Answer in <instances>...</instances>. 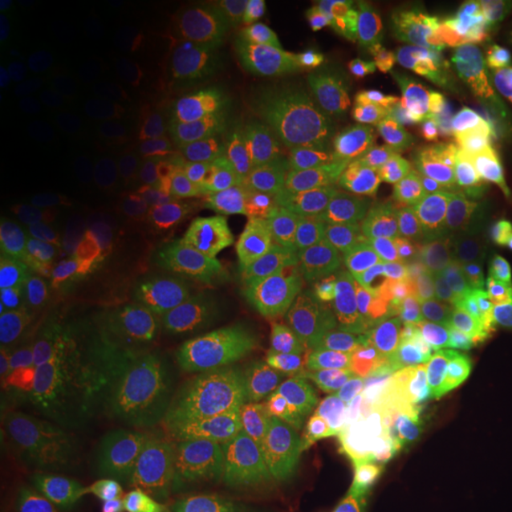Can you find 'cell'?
<instances>
[{
  "instance_id": "cell-1",
  "label": "cell",
  "mask_w": 512,
  "mask_h": 512,
  "mask_svg": "<svg viewBox=\"0 0 512 512\" xmlns=\"http://www.w3.org/2000/svg\"><path fill=\"white\" fill-rule=\"evenodd\" d=\"M425 202L441 221H467L512 204V114L446 100L420 157Z\"/></svg>"
},
{
  "instance_id": "cell-2",
  "label": "cell",
  "mask_w": 512,
  "mask_h": 512,
  "mask_svg": "<svg viewBox=\"0 0 512 512\" xmlns=\"http://www.w3.org/2000/svg\"><path fill=\"white\" fill-rule=\"evenodd\" d=\"M434 76L448 100L512 114V10H486L434 38Z\"/></svg>"
},
{
  "instance_id": "cell-3",
  "label": "cell",
  "mask_w": 512,
  "mask_h": 512,
  "mask_svg": "<svg viewBox=\"0 0 512 512\" xmlns=\"http://www.w3.org/2000/svg\"><path fill=\"white\" fill-rule=\"evenodd\" d=\"M422 304L477 306L512 294V221L441 249Z\"/></svg>"
},
{
  "instance_id": "cell-4",
  "label": "cell",
  "mask_w": 512,
  "mask_h": 512,
  "mask_svg": "<svg viewBox=\"0 0 512 512\" xmlns=\"http://www.w3.org/2000/svg\"><path fill=\"white\" fill-rule=\"evenodd\" d=\"M420 332L441 366L512 347V294L477 306L422 304Z\"/></svg>"
},
{
  "instance_id": "cell-5",
  "label": "cell",
  "mask_w": 512,
  "mask_h": 512,
  "mask_svg": "<svg viewBox=\"0 0 512 512\" xmlns=\"http://www.w3.org/2000/svg\"><path fill=\"white\" fill-rule=\"evenodd\" d=\"M211 280L230 297L252 302H283L311 290V268L292 256L235 245L211 256Z\"/></svg>"
},
{
  "instance_id": "cell-6",
  "label": "cell",
  "mask_w": 512,
  "mask_h": 512,
  "mask_svg": "<svg viewBox=\"0 0 512 512\" xmlns=\"http://www.w3.org/2000/svg\"><path fill=\"white\" fill-rule=\"evenodd\" d=\"M294 408L280 394H252L235 413V453L254 475H275L297 446Z\"/></svg>"
},
{
  "instance_id": "cell-7",
  "label": "cell",
  "mask_w": 512,
  "mask_h": 512,
  "mask_svg": "<svg viewBox=\"0 0 512 512\" xmlns=\"http://www.w3.org/2000/svg\"><path fill=\"white\" fill-rule=\"evenodd\" d=\"M427 451V486L434 494L463 496L512 489V472L501 463L479 456L460 434L456 418L441 422Z\"/></svg>"
},
{
  "instance_id": "cell-8",
  "label": "cell",
  "mask_w": 512,
  "mask_h": 512,
  "mask_svg": "<svg viewBox=\"0 0 512 512\" xmlns=\"http://www.w3.org/2000/svg\"><path fill=\"white\" fill-rule=\"evenodd\" d=\"M422 309H415L413 294L399 278L375 280L358 299L347 332V347L354 354L411 342L420 330Z\"/></svg>"
},
{
  "instance_id": "cell-9",
  "label": "cell",
  "mask_w": 512,
  "mask_h": 512,
  "mask_svg": "<svg viewBox=\"0 0 512 512\" xmlns=\"http://www.w3.org/2000/svg\"><path fill=\"white\" fill-rule=\"evenodd\" d=\"M344 380L358 396L399 394L415 396L441 384L434 377L430 356L420 342H403L356 354L347 363Z\"/></svg>"
},
{
  "instance_id": "cell-10",
  "label": "cell",
  "mask_w": 512,
  "mask_h": 512,
  "mask_svg": "<svg viewBox=\"0 0 512 512\" xmlns=\"http://www.w3.org/2000/svg\"><path fill=\"white\" fill-rule=\"evenodd\" d=\"M287 112L311 128H339L358 105L356 79L337 67H306L294 74L285 93Z\"/></svg>"
},
{
  "instance_id": "cell-11",
  "label": "cell",
  "mask_w": 512,
  "mask_h": 512,
  "mask_svg": "<svg viewBox=\"0 0 512 512\" xmlns=\"http://www.w3.org/2000/svg\"><path fill=\"white\" fill-rule=\"evenodd\" d=\"M294 188L302 192L313 207L332 216H347L356 200L358 181L349 162L337 152L320 145H297L287 157Z\"/></svg>"
},
{
  "instance_id": "cell-12",
  "label": "cell",
  "mask_w": 512,
  "mask_h": 512,
  "mask_svg": "<svg viewBox=\"0 0 512 512\" xmlns=\"http://www.w3.org/2000/svg\"><path fill=\"white\" fill-rule=\"evenodd\" d=\"M245 332L259 351L297 361L316 354L320 325L294 302H261L245 311Z\"/></svg>"
},
{
  "instance_id": "cell-13",
  "label": "cell",
  "mask_w": 512,
  "mask_h": 512,
  "mask_svg": "<svg viewBox=\"0 0 512 512\" xmlns=\"http://www.w3.org/2000/svg\"><path fill=\"white\" fill-rule=\"evenodd\" d=\"M230 228L245 245L292 256V259L294 254H311L323 249L320 235L306 221V216L280 204H249L230 219Z\"/></svg>"
},
{
  "instance_id": "cell-14",
  "label": "cell",
  "mask_w": 512,
  "mask_h": 512,
  "mask_svg": "<svg viewBox=\"0 0 512 512\" xmlns=\"http://www.w3.org/2000/svg\"><path fill=\"white\" fill-rule=\"evenodd\" d=\"M349 394L339 380L323 377L299 394L294 406L299 444L306 448L311 463H318L342 441L349 425Z\"/></svg>"
},
{
  "instance_id": "cell-15",
  "label": "cell",
  "mask_w": 512,
  "mask_h": 512,
  "mask_svg": "<svg viewBox=\"0 0 512 512\" xmlns=\"http://www.w3.org/2000/svg\"><path fill=\"white\" fill-rule=\"evenodd\" d=\"M403 396L370 394L361 396L358 406L349 415L347 444L361 463H373L394 470L399 446L394 439V411Z\"/></svg>"
},
{
  "instance_id": "cell-16",
  "label": "cell",
  "mask_w": 512,
  "mask_h": 512,
  "mask_svg": "<svg viewBox=\"0 0 512 512\" xmlns=\"http://www.w3.org/2000/svg\"><path fill=\"white\" fill-rule=\"evenodd\" d=\"M133 143L124 128L98 124L83 131L69 147V166L81 181L102 183L117 178L131 164Z\"/></svg>"
},
{
  "instance_id": "cell-17",
  "label": "cell",
  "mask_w": 512,
  "mask_h": 512,
  "mask_svg": "<svg viewBox=\"0 0 512 512\" xmlns=\"http://www.w3.org/2000/svg\"><path fill=\"white\" fill-rule=\"evenodd\" d=\"M339 484L354 491L370 512H408L441 501L432 489H415L394 470L373 463L354 465Z\"/></svg>"
},
{
  "instance_id": "cell-18",
  "label": "cell",
  "mask_w": 512,
  "mask_h": 512,
  "mask_svg": "<svg viewBox=\"0 0 512 512\" xmlns=\"http://www.w3.org/2000/svg\"><path fill=\"white\" fill-rule=\"evenodd\" d=\"M448 382L472 406H512V347L446 368Z\"/></svg>"
},
{
  "instance_id": "cell-19",
  "label": "cell",
  "mask_w": 512,
  "mask_h": 512,
  "mask_svg": "<svg viewBox=\"0 0 512 512\" xmlns=\"http://www.w3.org/2000/svg\"><path fill=\"white\" fill-rule=\"evenodd\" d=\"M185 427L207 458H226L235 448V415L219 392L200 389L185 403Z\"/></svg>"
},
{
  "instance_id": "cell-20",
  "label": "cell",
  "mask_w": 512,
  "mask_h": 512,
  "mask_svg": "<svg viewBox=\"0 0 512 512\" xmlns=\"http://www.w3.org/2000/svg\"><path fill=\"white\" fill-rule=\"evenodd\" d=\"M140 309L155 328L169 335H188L204 318V302L192 287L174 280H155L140 290Z\"/></svg>"
},
{
  "instance_id": "cell-21",
  "label": "cell",
  "mask_w": 512,
  "mask_h": 512,
  "mask_svg": "<svg viewBox=\"0 0 512 512\" xmlns=\"http://www.w3.org/2000/svg\"><path fill=\"white\" fill-rule=\"evenodd\" d=\"M69 330L76 342L93 354H124L136 344V328L131 320L102 302H88L74 309Z\"/></svg>"
},
{
  "instance_id": "cell-22",
  "label": "cell",
  "mask_w": 512,
  "mask_h": 512,
  "mask_svg": "<svg viewBox=\"0 0 512 512\" xmlns=\"http://www.w3.org/2000/svg\"><path fill=\"white\" fill-rule=\"evenodd\" d=\"M456 425L479 456L508 467L512 460V406H472L460 408Z\"/></svg>"
},
{
  "instance_id": "cell-23",
  "label": "cell",
  "mask_w": 512,
  "mask_h": 512,
  "mask_svg": "<svg viewBox=\"0 0 512 512\" xmlns=\"http://www.w3.org/2000/svg\"><path fill=\"white\" fill-rule=\"evenodd\" d=\"M133 221L157 242L178 245L190 235L192 216L176 192L164 188L140 190L131 204Z\"/></svg>"
},
{
  "instance_id": "cell-24",
  "label": "cell",
  "mask_w": 512,
  "mask_h": 512,
  "mask_svg": "<svg viewBox=\"0 0 512 512\" xmlns=\"http://www.w3.org/2000/svg\"><path fill=\"white\" fill-rule=\"evenodd\" d=\"M76 508L79 512H174L176 505L155 486L107 482L81 491Z\"/></svg>"
},
{
  "instance_id": "cell-25",
  "label": "cell",
  "mask_w": 512,
  "mask_h": 512,
  "mask_svg": "<svg viewBox=\"0 0 512 512\" xmlns=\"http://www.w3.org/2000/svg\"><path fill=\"white\" fill-rule=\"evenodd\" d=\"M110 200L105 195H81L55 204L36 223V233L43 240H67L93 228L105 216Z\"/></svg>"
},
{
  "instance_id": "cell-26",
  "label": "cell",
  "mask_w": 512,
  "mask_h": 512,
  "mask_svg": "<svg viewBox=\"0 0 512 512\" xmlns=\"http://www.w3.org/2000/svg\"><path fill=\"white\" fill-rule=\"evenodd\" d=\"M100 249L117 266L147 268L162 259V242L131 223H114L100 235Z\"/></svg>"
},
{
  "instance_id": "cell-27",
  "label": "cell",
  "mask_w": 512,
  "mask_h": 512,
  "mask_svg": "<svg viewBox=\"0 0 512 512\" xmlns=\"http://www.w3.org/2000/svg\"><path fill=\"white\" fill-rule=\"evenodd\" d=\"M249 178H252V169L245 159L235 155L219 157L204 166L200 181H197V190L202 192L204 202L211 207H223V204L238 200L249 188V183H252Z\"/></svg>"
},
{
  "instance_id": "cell-28",
  "label": "cell",
  "mask_w": 512,
  "mask_h": 512,
  "mask_svg": "<svg viewBox=\"0 0 512 512\" xmlns=\"http://www.w3.org/2000/svg\"><path fill=\"white\" fill-rule=\"evenodd\" d=\"M19 181L31 202L53 204L67 190L69 169L55 155H31L19 166Z\"/></svg>"
},
{
  "instance_id": "cell-29",
  "label": "cell",
  "mask_w": 512,
  "mask_h": 512,
  "mask_svg": "<svg viewBox=\"0 0 512 512\" xmlns=\"http://www.w3.org/2000/svg\"><path fill=\"white\" fill-rule=\"evenodd\" d=\"M46 266L53 273V278L67 285H93L105 271L100 254L93 247L76 240H67L50 249Z\"/></svg>"
},
{
  "instance_id": "cell-30",
  "label": "cell",
  "mask_w": 512,
  "mask_h": 512,
  "mask_svg": "<svg viewBox=\"0 0 512 512\" xmlns=\"http://www.w3.org/2000/svg\"><path fill=\"white\" fill-rule=\"evenodd\" d=\"M27 81V60L15 38L0 36V102L5 107L15 102Z\"/></svg>"
},
{
  "instance_id": "cell-31",
  "label": "cell",
  "mask_w": 512,
  "mask_h": 512,
  "mask_svg": "<svg viewBox=\"0 0 512 512\" xmlns=\"http://www.w3.org/2000/svg\"><path fill=\"white\" fill-rule=\"evenodd\" d=\"M302 512H370L344 484H320L306 494Z\"/></svg>"
},
{
  "instance_id": "cell-32",
  "label": "cell",
  "mask_w": 512,
  "mask_h": 512,
  "mask_svg": "<svg viewBox=\"0 0 512 512\" xmlns=\"http://www.w3.org/2000/svg\"><path fill=\"white\" fill-rule=\"evenodd\" d=\"M27 200L29 197L24 192L22 181H19V174H15L8 164L0 166V216L5 221L17 219Z\"/></svg>"
},
{
  "instance_id": "cell-33",
  "label": "cell",
  "mask_w": 512,
  "mask_h": 512,
  "mask_svg": "<svg viewBox=\"0 0 512 512\" xmlns=\"http://www.w3.org/2000/svg\"><path fill=\"white\" fill-rule=\"evenodd\" d=\"M29 15L31 5L27 0H3V3H0V27L3 29L19 27Z\"/></svg>"
},
{
  "instance_id": "cell-34",
  "label": "cell",
  "mask_w": 512,
  "mask_h": 512,
  "mask_svg": "<svg viewBox=\"0 0 512 512\" xmlns=\"http://www.w3.org/2000/svg\"><path fill=\"white\" fill-rule=\"evenodd\" d=\"M408 512H479L477 508H467V505H458V503H448V501H437L430 505H422V508L408 510Z\"/></svg>"
},
{
  "instance_id": "cell-35",
  "label": "cell",
  "mask_w": 512,
  "mask_h": 512,
  "mask_svg": "<svg viewBox=\"0 0 512 512\" xmlns=\"http://www.w3.org/2000/svg\"><path fill=\"white\" fill-rule=\"evenodd\" d=\"M41 512H74V510H41ZM79 512V510H76Z\"/></svg>"
},
{
  "instance_id": "cell-36",
  "label": "cell",
  "mask_w": 512,
  "mask_h": 512,
  "mask_svg": "<svg viewBox=\"0 0 512 512\" xmlns=\"http://www.w3.org/2000/svg\"><path fill=\"white\" fill-rule=\"evenodd\" d=\"M508 470H510V472H512V460H510V463H508Z\"/></svg>"
},
{
  "instance_id": "cell-37",
  "label": "cell",
  "mask_w": 512,
  "mask_h": 512,
  "mask_svg": "<svg viewBox=\"0 0 512 512\" xmlns=\"http://www.w3.org/2000/svg\"><path fill=\"white\" fill-rule=\"evenodd\" d=\"M510 512H512V496H510Z\"/></svg>"
}]
</instances>
